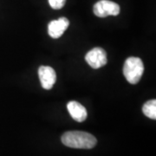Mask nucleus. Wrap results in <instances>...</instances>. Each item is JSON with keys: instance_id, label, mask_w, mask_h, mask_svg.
<instances>
[{"instance_id": "nucleus-1", "label": "nucleus", "mask_w": 156, "mask_h": 156, "mask_svg": "<svg viewBox=\"0 0 156 156\" xmlns=\"http://www.w3.org/2000/svg\"><path fill=\"white\" fill-rule=\"evenodd\" d=\"M62 144L72 148L90 149L93 148L97 140L94 135L83 131H70L62 135Z\"/></svg>"}, {"instance_id": "nucleus-2", "label": "nucleus", "mask_w": 156, "mask_h": 156, "mask_svg": "<svg viewBox=\"0 0 156 156\" xmlns=\"http://www.w3.org/2000/svg\"><path fill=\"white\" fill-rule=\"evenodd\" d=\"M144 73V64L139 57L130 56L124 62L123 75L129 83H139Z\"/></svg>"}, {"instance_id": "nucleus-3", "label": "nucleus", "mask_w": 156, "mask_h": 156, "mask_svg": "<svg viewBox=\"0 0 156 156\" xmlns=\"http://www.w3.org/2000/svg\"><path fill=\"white\" fill-rule=\"evenodd\" d=\"M93 11L95 16L99 17L117 16L120 13V6L113 1L100 0L95 4Z\"/></svg>"}, {"instance_id": "nucleus-4", "label": "nucleus", "mask_w": 156, "mask_h": 156, "mask_svg": "<svg viewBox=\"0 0 156 156\" xmlns=\"http://www.w3.org/2000/svg\"><path fill=\"white\" fill-rule=\"evenodd\" d=\"M85 60L93 69H99L106 65L107 55L105 50L101 48H94L86 54Z\"/></svg>"}, {"instance_id": "nucleus-5", "label": "nucleus", "mask_w": 156, "mask_h": 156, "mask_svg": "<svg viewBox=\"0 0 156 156\" xmlns=\"http://www.w3.org/2000/svg\"><path fill=\"white\" fill-rule=\"evenodd\" d=\"M38 76L42 87L44 89H50L56 83V74L53 68L41 66L38 69Z\"/></svg>"}, {"instance_id": "nucleus-6", "label": "nucleus", "mask_w": 156, "mask_h": 156, "mask_svg": "<svg viewBox=\"0 0 156 156\" xmlns=\"http://www.w3.org/2000/svg\"><path fill=\"white\" fill-rule=\"evenodd\" d=\"M69 25V21L66 17H60L57 20H52L48 24V33L52 38H59L62 36Z\"/></svg>"}, {"instance_id": "nucleus-7", "label": "nucleus", "mask_w": 156, "mask_h": 156, "mask_svg": "<svg viewBox=\"0 0 156 156\" xmlns=\"http://www.w3.org/2000/svg\"><path fill=\"white\" fill-rule=\"evenodd\" d=\"M67 108L70 116L72 117L75 121H76L78 122H83L86 120L88 113H87L86 108L81 103H79L76 101H71L68 103Z\"/></svg>"}, {"instance_id": "nucleus-8", "label": "nucleus", "mask_w": 156, "mask_h": 156, "mask_svg": "<svg viewBox=\"0 0 156 156\" xmlns=\"http://www.w3.org/2000/svg\"><path fill=\"white\" fill-rule=\"evenodd\" d=\"M142 111L146 116L155 120L156 119V101L150 100L147 101L142 107Z\"/></svg>"}, {"instance_id": "nucleus-9", "label": "nucleus", "mask_w": 156, "mask_h": 156, "mask_svg": "<svg viewBox=\"0 0 156 156\" xmlns=\"http://www.w3.org/2000/svg\"><path fill=\"white\" fill-rule=\"evenodd\" d=\"M66 3V0H49V4L52 9L59 10L62 9Z\"/></svg>"}]
</instances>
